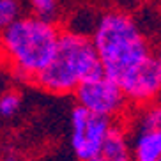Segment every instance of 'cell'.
<instances>
[{
	"instance_id": "1",
	"label": "cell",
	"mask_w": 161,
	"mask_h": 161,
	"mask_svg": "<svg viewBox=\"0 0 161 161\" xmlns=\"http://www.w3.org/2000/svg\"><path fill=\"white\" fill-rule=\"evenodd\" d=\"M90 41L103 66L104 76L115 83L152 57L151 43L129 13L110 9L97 18Z\"/></svg>"
},
{
	"instance_id": "2",
	"label": "cell",
	"mask_w": 161,
	"mask_h": 161,
	"mask_svg": "<svg viewBox=\"0 0 161 161\" xmlns=\"http://www.w3.org/2000/svg\"><path fill=\"white\" fill-rule=\"evenodd\" d=\"M60 27L34 18L19 16L0 32V55L21 80H32L52 62L57 52Z\"/></svg>"
},
{
	"instance_id": "3",
	"label": "cell",
	"mask_w": 161,
	"mask_h": 161,
	"mask_svg": "<svg viewBox=\"0 0 161 161\" xmlns=\"http://www.w3.org/2000/svg\"><path fill=\"white\" fill-rule=\"evenodd\" d=\"M104 71L90 36L60 30L52 62L34 78V83L55 96L73 94L78 85L103 78Z\"/></svg>"
},
{
	"instance_id": "4",
	"label": "cell",
	"mask_w": 161,
	"mask_h": 161,
	"mask_svg": "<svg viewBox=\"0 0 161 161\" xmlns=\"http://www.w3.org/2000/svg\"><path fill=\"white\" fill-rule=\"evenodd\" d=\"M73 94L76 97L78 106L85 108L92 115L110 119V120L122 115L128 106V99L119 83L106 76L81 83Z\"/></svg>"
},
{
	"instance_id": "5",
	"label": "cell",
	"mask_w": 161,
	"mask_h": 161,
	"mask_svg": "<svg viewBox=\"0 0 161 161\" xmlns=\"http://www.w3.org/2000/svg\"><path fill=\"white\" fill-rule=\"evenodd\" d=\"M71 122V149L78 161H90L99 152L114 122L110 119L89 114L76 104L69 115Z\"/></svg>"
},
{
	"instance_id": "6",
	"label": "cell",
	"mask_w": 161,
	"mask_h": 161,
	"mask_svg": "<svg viewBox=\"0 0 161 161\" xmlns=\"http://www.w3.org/2000/svg\"><path fill=\"white\" fill-rule=\"evenodd\" d=\"M128 103L147 106L158 99L161 92V64L154 57H149L131 73L119 81Z\"/></svg>"
},
{
	"instance_id": "7",
	"label": "cell",
	"mask_w": 161,
	"mask_h": 161,
	"mask_svg": "<svg viewBox=\"0 0 161 161\" xmlns=\"http://www.w3.org/2000/svg\"><path fill=\"white\" fill-rule=\"evenodd\" d=\"M90 161H133L128 135L122 126L114 124L103 142V147Z\"/></svg>"
},
{
	"instance_id": "8",
	"label": "cell",
	"mask_w": 161,
	"mask_h": 161,
	"mask_svg": "<svg viewBox=\"0 0 161 161\" xmlns=\"http://www.w3.org/2000/svg\"><path fill=\"white\" fill-rule=\"evenodd\" d=\"M131 159L133 161H159L161 159V133L136 131L133 136Z\"/></svg>"
},
{
	"instance_id": "9",
	"label": "cell",
	"mask_w": 161,
	"mask_h": 161,
	"mask_svg": "<svg viewBox=\"0 0 161 161\" xmlns=\"http://www.w3.org/2000/svg\"><path fill=\"white\" fill-rule=\"evenodd\" d=\"M30 7V14L34 18L46 21V23L57 25L58 18H60V4L55 0H32L29 4Z\"/></svg>"
},
{
	"instance_id": "10",
	"label": "cell",
	"mask_w": 161,
	"mask_h": 161,
	"mask_svg": "<svg viewBox=\"0 0 161 161\" xmlns=\"http://www.w3.org/2000/svg\"><path fill=\"white\" fill-rule=\"evenodd\" d=\"M136 131H159L161 133V104L152 103L142 106L136 120Z\"/></svg>"
},
{
	"instance_id": "11",
	"label": "cell",
	"mask_w": 161,
	"mask_h": 161,
	"mask_svg": "<svg viewBox=\"0 0 161 161\" xmlns=\"http://www.w3.org/2000/svg\"><path fill=\"white\" fill-rule=\"evenodd\" d=\"M23 4L18 0H0V32L13 25L21 16Z\"/></svg>"
},
{
	"instance_id": "12",
	"label": "cell",
	"mask_w": 161,
	"mask_h": 161,
	"mask_svg": "<svg viewBox=\"0 0 161 161\" xmlns=\"http://www.w3.org/2000/svg\"><path fill=\"white\" fill-rule=\"evenodd\" d=\"M21 108V94L16 90H4L0 94V117L11 119Z\"/></svg>"
},
{
	"instance_id": "13",
	"label": "cell",
	"mask_w": 161,
	"mask_h": 161,
	"mask_svg": "<svg viewBox=\"0 0 161 161\" xmlns=\"http://www.w3.org/2000/svg\"><path fill=\"white\" fill-rule=\"evenodd\" d=\"M0 161H23V159H21V156H19L18 152H14V151H7V152H4V154H2Z\"/></svg>"
},
{
	"instance_id": "14",
	"label": "cell",
	"mask_w": 161,
	"mask_h": 161,
	"mask_svg": "<svg viewBox=\"0 0 161 161\" xmlns=\"http://www.w3.org/2000/svg\"><path fill=\"white\" fill-rule=\"evenodd\" d=\"M152 57H154V58H156V60L161 64V44L156 48V50H154V53H152Z\"/></svg>"
},
{
	"instance_id": "15",
	"label": "cell",
	"mask_w": 161,
	"mask_h": 161,
	"mask_svg": "<svg viewBox=\"0 0 161 161\" xmlns=\"http://www.w3.org/2000/svg\"><path fill=\"white\" fill-rule=\"evenodd\" d=\"M4 87H5V83H4V76H2V73H0V94L4 92Z\"/></svg>"
},
{
	"instance_id": "16",
	"label": "cell",
	"mask_w": 161,
	"mask_h": 161,
	"mask_svg": "<svg viewBox=\"0 0 161 161\" xmlns=\"http://www.w3.org/2000/svg\"><path fill=\"white\" fill-rule=\"evenodd\" d=\"M156 103H159V104H161V92H159V96H158V99H156Z\"/></svg>"
},
{
	"instance_id": "17",
	"label": "cell",
	"mask_w": 161,
	"mask_h": 161,
	"mask_svg": "<svg viewBox=\"0 0 161 161\" xmlns=\"http://www.w3.org/2000/svg\"><path fill=\"white\" fill-rule=\"evenodd\" d=\"M159 161H161V159H159Z\"/></svg>"
}]
</instances>
